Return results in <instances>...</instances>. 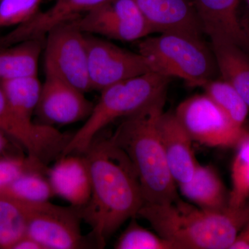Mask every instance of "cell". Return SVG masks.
Wrapping results in <instances>:
<instances>
[{
	"instance_id": "6da1fadb",
	"label": "cell",
	"mask_w": 249,
	"mask_h": 249,
	"mask_svg": "<svg viewBox=\"0 0 249 249\" xmlns=\"http://www.w3.org/2000/svg\"><path fill=\"white\" fill-rule=\"evenodd\" d=\"M89 165L91 193L79 208L81 219L91 228L98 248L127 219L138 215L144 204L138 175L130 159L109 138L96 137L83 154Z\"/></svg>"
},
{
	"instance_id": "7a4b0ae2",
	"label": "cell",
	"mask_w": 249,
	"mask_h": 249,
	"mask_svg": "<svg viewBox=\"0 0 249 249\" xmlns=\"http://www.w3.org/2000/svg\"><path fill=\"white\" fill-rule=\"evenodd\" d=\"M137 216L177 249H230L249 219V206L210 211L178 198L169 204L145 203Z\"/></svg>"
},
{
	"instance_id": "3957f363",
	"label": "cell",
	"mask_w": 249,
	"mask_h": 249,
	"mask_svg": "<svg viewBox=\"0 0 249 249\" xmlns=\"http://www.w3.org/2000/svg\"><path fill=\"white\" fill-rule=\"evenodd\" d=\"M165 98L166 94L124 118L110 137L133 163L144 204H169L178 199L160 139V122Z\"/></svg>"
},
{
	"instance_id": "277c9868",
	"label": "cell",
	"mask_w": 249,
	"mask_h": 249,
	"mask_svg": "<svg viewBox=\"0 0 249 249\" xmlns=\"http://www.w3.org/2000/svg\"><path fill=\"white\" fill-rule=\"evenodd\" d=\"M170 78L150 71L122 80L101 91L84 124L71 136L62 156L83 155L93 141L116 119L134 114L166 94Z\"/></svg>"
},
{
	"instance_id": "5b68a950",
	"label": "cell",
	"mask_w": 249,
	"mask_h": 249,
	"mask_svg": "<svg viewBox=\"0 0 249 249\" xmlns=\"http://www.w3.org/2000/svg\"><path fill=\"white\" fill-rule=\"evenodd\" d=\"M138 52L146 59L150 71L171 78L177 77L191 87H204L214 79L217 66L213 52L201 38L168 33L144 37Z\"/></svg>"
},
{
	"instance_id": "8992f818",
	"label": "cell",
	"mask_w": 249,
	"mask_h": 249,
	"mask_svg": "<svg viewBox=\"0 0 249 249\" xmlns=\"http://www.w3.org/2000/svg\"><path fill=\"white\" fill-rule=\"evenodd\" d=\"M45 37V72L58 76L83 93L91 91L86 34L72 21L55 27Z\"/></svg>"
},
{
	"instance_id": "52a82bcc",
	"label": "cell",
	"mask_w": 249,
	"mask_h": 249,
	"mask_svg": "<svg viewBox=\"0 0 249 249\" xmlns=\"http://www.w3.org/2000/svg\"><path fill=\"white\" fill-rule=\"evenodd\" d=\"M175 114L192 140L209 147H236L247 132L234 124L206 93L185 100Z\"/></svg>"
},
{
	"instance_id": "ba28073f",
	"label": "cell",
	"mask_w": 249,
	"mask_h": 249,
	"mask_svg": "<svg viewBox=\"0 0 249 249\" xmlns=\"http://www.w3.org/2000/svg\"><path fill=\"white\" fill-rule=\"evenodd\" d=\"M26 235L37 241L44 249H76L86 247L80 230L79 208L51 204L28 203Z\"/></svg>"
},
{
	"instance_id": "9c48e42d",
	"label": "cell",
	"mask_w": 249,
	"mask_h": 249,
	"mask_svg": "<svg viewBox=\"0 0 249 249\" xmlns=\"http://www.w3.org/2000/svg\"><path fill=\"white\" fill-rule=\"evenodd\" d=\"M0 129L27 156L43 164L62 155L71 136L53 126L34 124L18 114L11 107L0 88Z\"/></svg>"
},
{
	"instance_id": "30bf717a",
	"label": "cell",
	"mask_w": 249,
	"mask_h": 249,
	"mask_svg": "<svg viewBox=\"0 0 249 249\" xmlns=\"http://www.w3.org/2000/svg\"><path fill=\"white\" fill-rule=\"evenodd\" d=\"M88 73L91 90L101 91L111 85L150 72L146 59L139 52L86 34Z\"/></svg>"
},
{
	"instance_id": "8fae6325",
	"label": "cell",
	"mask_w": 249,
	"mask_h": 249,
	"mask_svg": "<svg viewBox=\"0 0 249 249\" xmlns=\"http://www.w3.org/2000/svg\"><path fill=\"white\" fill-rule=\"evenodd\" d=\"M74 22L85 34L124 42H138L152 34L135 0H112Z\"/></svg>"
},
{
	"instance_id": "7c38bea8",
	"label": "cell",
	"mask_w": 249,
	"mask_h": 249,
	"mask_svg": "<svg viewBox=\"0 0 249 249\" xmlns=\"http://www.w3.org/2000/svg\"><path fill=\"white\" fill-rule=\"evenodd\" d=\"M45 73L36 110L45 124H72L88 119L94 104L85 93L52 73Z\"/></svg>"
},
{
	"instance_id": "4fadbf2b",
	"label": "cell",
	"mask_w": 249,
	"mask_h": 249,
	"mask_svg": "<svg viewBox=\"0 0 249 249\" xmlns=\"http://www.w3.org/2000/svg\"><path fill=\"white\" fill-rule=\"evenodd\" d=\"M112 0H56L45 11H38L27 22L0 36V48L24 41L44 39L51 31L76 20L89 11Z\"/></svg>"
},
{
	"instance_id": "5bb4252c",
	"label": "cell",
	"mask_w": 249,
	"mask_h": 249,
	"mask_svg": "<svg viewBox=\"0 0 249 249\" xmlns=\"http://www.w3.org/2000/svg\"><path fill=\"white\" fill-rule=\"evenodd\" d=\"M205 34L211 42L233 44L249 52V31L238 15L240 0H193Z\"/></svg>"
},
{
	"instance_id": "9a60e30c",
	"label": "cell",
	"mask_w": 249,
	"mask_h": 249,
	"mask_svg": "<svg viewBox=\"0 0 249 249\" xmlns=\"http://www.w3.org/2000/svg\"><path fill=\"white\" fill-rule=\"evenodd\" d=\"M152 33L201 38L200 19L191 0H135Z\"/></svg>"
},
{
	"instance_id": "2e32d148",
	"label": "cell",
	"mask_w": 249,
	"mask_h": 249,
	"mask_svg": "<svg viewBox=\"0 0 249 249\" xmlns=\"http://www.w3.org/2000/svg\"><path fill=\"white\" fill-rule=\"evenodd\" d=\"M46 175L54 196L68 201L73 207H83L89 201L91 176L84 155L61 156L52 168H47Z\"/></svg>"
},
{
	"instance_id": "e0dca14e",
	"label": "cell",
	"mask_w": 249,
	"mask_h": 249,
	"mask_svg": "<svg viewBox=\"0 0 249 249\" xmlns=\"http://www.w3.org/2000/svg\"><path fill=\"white\" fill-rule=\"evenodd\" d=\"M160 139L172 176L177 185L193 178L197 162L192 150L191 137L175 113L162 114L160 122Z\"/></svg>"
},
{
	"instance_id": "ac0fdd59",
	"label": "cell",
	"mask_w": 249,
	"mask_h": 249,
	"mask_svg": "<svg viewBox=\"0 0 249 249\" xmlns=\"http://www.w3.org/2000/svg\"><path fill=\"white\" fill-rule=\"evenodd\" d=\"M178 186L181 195L200 209L223 211L230 207L229 193L217 171L211 165L197 163L191 179Z\"/></svg>"
},
{
	"instance_id": "d6986e66",
	"label": "cell",
	"mask_w": 249,
	"mask_h": 249,
	"mask_svg": "<svg viewBox=\"0 0 249 249\" xmlns=\"http://www.w3.org/2000/svg\"><path fill=\"white\" fill-rule=\"evenodd\" d=\"M213 52L223 80L233 87L249 107V57L238 46L212 42Z\"/></svg>"
},
{
	"instance_id": "ffe728a7",
	"label": "cell",
	"mask_w": 249,
	"mask_h": 249,
	"mask_svg": "<svg viewBox=\"0 0 249 249\" xmlns=\"http://www.w3.org/2000/svg\"><path fill=\"white\" fill-rule=\"evenodd\" d=\"M44 39H35L0 48V81L36 76Z\"/></svg>"
},
{
	"instance_id": "44dd1931",
	"label": "cell",
	"mask_w": 249,
	"mask_h": 249,
	"mask_svg": "<svg viewBox=\"0 0 249 249\" xmlns=\"http://www.w3.org/2000/svg\"><path fill=\"white\" fill-rule=\"evenodd\" d=\"M0 88L15 111L24 119L32 121L42 89L37 75L2 80Z\"/></svg>"
},
{
	"instance_id": "7402d4cb",
	"label": "cell",
	"mask_w": 249,
	"mask_h": 249,
	"mask_svg": "<svg viewBox=\"0 0 249 249\" xmlns=\"http://www.w3.org/2000/svg\"><path fill=\"white\" fill-rule=\"evenodd\" d=\"M47 170H30L4 188L0 190V196H7L26 203H42L49 201L54 196Z\"/></svg>"
},
{
	"instance_id": "603a6c76",
	"label": "cell",
	"mask_w": 249,
	"mask_h": 249,
	"mask_svg": "<svg viewBox=\"0 0 249 249\" xmlns=\"http://www.w3.org/2000/svg\"><path fill=\"white\" fill-rule=\"evenodd\" d=\"M29 205L0 196V249H11L27 232Z\"/></svg>"
},
{
	"instance_id": "cb8c5ba5",
	"label": "cell",
	"mask_w": 249,
	"mask_h": 249,
	"mask_svg": "<svg viewBox=\"0 0 249 249\" xmlns=\"http://www.w3.org/2000/svg\"><path fill=\"white\" fill-rule=\"evenodd\" d=\"M203 88L205 93L222 109L234 124L243 127L249 107L230 83L224 80L213 79Z\"/></svg>"
},
{
	"instance_id": "d4e9b609",
	"label": "cell",
	"mask_w": 249,
	"mask_h": 249,
	"mask_svg": "<svg viewBox=\"0 0 249 249\" xmlns=\"http://www.w3.org/2000/svg\"><path fill=\"white\" fill-rule=\"evenodd\" d=\"M237 147L231 169L232 190L229 193V206L243 207L249 198V132H246Z\"/></svg>"
},
{
	"instance_id": "484cf974",
	"label": "cell",
	"mask_w": 249,
	"mask_h": 249,
	"mask_svg": "<svg viewBox=\"0 0 249 249\" xmlns=\"http://www.w3.org/2000/svg\"><path fill=\"white\" fill-rule=\"evenodd\" d=\"M116 249H177L169 240L139 225L135 217L118 239Z\"/></svg>"
},
{
	"instance_id": "4316f807",
	"label": "cell",
	"mask_w": 249,
	"mask_h": 249,
	"mask_svg": "<svg viewBox=\"0 0 249 249\" xmlns=\"http://www.w3.org/2000/svg\"><path fill=\"white\" fill-rule=\"evenodd\" d=\"M42 0H0V29L17 27L37 12Z\"/></svg>"
},
{
	"instance_id": "83f0119b",
	"label": "cell",
	"mask_w": 249,
	"mask_h": 249,
	"mask_svg": "<svg viewBox=\"0 0 249 249\" xmlns=\"http://www.w3.org/2000/svg\"><path fill=\"white\" fill-rule=\"evenodd\" d=\"M46 165L38 160L18 154L0 155V190L30 170H47Z\"/></svg>"
},
{
	"instance_id": "f1b7e54d",
	"label": "cell",
	"mask_w": 249,
	"mask_h": 249,
	"mask_svg": "<svg viewBox=\"0 0 249 249\" xmlns=\"http://www.w3.org/2000/svg\"><path fill=\"white\" fill-rule=\"evenodd\" d=\"M230 249H249V219L237 234Z\"/></svg>"
},
{
	"instance_id": "f546056e",
	"label": "cell",
	"mask_w": 249,
	"mask_h": 249,
	"mask_svg": "<svg viewBox=\"0 0 249 249\" xmlns=\"http://www.w3.org/2000/svg\"><path fill=\"white\" fill-rule=\"evenodd\" d=\"M21 148L0 129V155L15 153V149Z\"/></svg>"
},
{
	"instance_id": "4dcf8cb0",
	"label": "cell",
	"mask_w": 249,
	"mask_h": 249,
	"mask_svg": "<svg viewBox=\"0 0 249 249\" xmlns=\"http://www.w3.org/2000/svg\"><path fill=\"white\" fill-rule=\"evenodd\" d=\"M11 249H44L37 242L29 237V235H25L23 236L22 238L19 239L18 242L15 243Z\"/></svg>"
},
{
	"instance_id": "1f68e13d",
	"label": "cell",
	"mask_w": 249,
	"mask_h": 249,
	"mask_svg": "<svg viewBox=\"0 0 249 249\" xmlns=\"http://www.w3.org/2000/svg\"><path fill=\"white\" fill-rule=\"evenodd\" d=\"M246 2H247V6H248L249 9V0H246Z\"/></svg>"
}]
</instances>
